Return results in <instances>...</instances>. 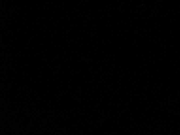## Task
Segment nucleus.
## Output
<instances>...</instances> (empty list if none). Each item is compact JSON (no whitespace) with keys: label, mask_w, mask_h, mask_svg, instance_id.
<instances>
[]
</instances>
